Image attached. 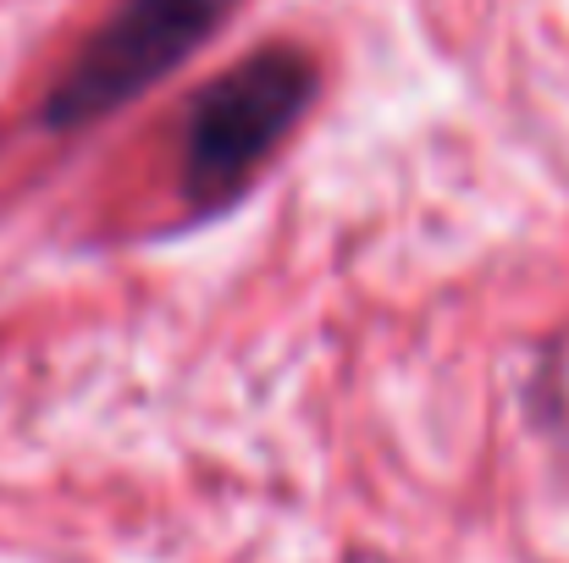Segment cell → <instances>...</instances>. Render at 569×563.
<instances>
[{
  "label": "cell",
  "mask_w": 569,
  "mask_h": 563,
  "mask_svg": "<svg viewBox=\"0 0 569 563\" xmlns=\"http://www.w3.org/2000/svg\"><path fill=\"white\" fill-rule=\"evenodd\" d=\"M316 61L299 44H266L232 61L189 111L183 133V199L199 215L243 199L260 167L293 139L316 100Z\"/></svg>",
  "instance_id": "cell-1"
},
{
  "label": "cell",
  "mask_w": 569,
  "mask_h": 563,
  "mask_svg": "<svg viewBox=\"0 0 569 563\" xmlns=\"http://www.w3.org/2000/svg\"><path fill=\"white\" fill-rule=\"evenodd\" d=\"M238 0H122L78 50V61L61 72V83L44 100V128L78 133L111 117L117 105L156 89L167 72H178L193 50L232 17Z\"/></svg>",
  "instance_id": "cell-2"
}]
</instances>
